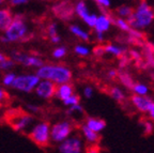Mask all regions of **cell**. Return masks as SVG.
<instances>
[{
    "mask_svg": "<svg viewBox=\"0 0 154 153\" xmlns=\"http://www.w3.org/2000/svg\"><path fill=\"white\" fill-rule=\"evenodd\" d=\"M131 27L138 30L149 28L154 22V9L148 1L141 0L137 7L133 10V13L128 18Z\"/></svg>",
    "mask_w": 154,
    "mask_h": 153,
    "instance_id": "obj_1",
    "label": "cell"
},
{
    "mask_svg": "<svg viewBox=\"0 0 154 153\" xmlns=\"http://www.w3.org/2000/svg\"><path fill=\"white\" fill-rule=\"evenodd\" d=\"M36 75L40 79H49L56 85L69 83L73 77L70 67L63 64H43L38 67Z\"/></svg>",
    "mask_w": 154,
    "mask_h": 153,
    "instance_id": "obj_2",
    "label": "cell"
},
{
    "mask_svg": "<svg viewBox=\"0 0 154 153\" xmlns=\"http://www.w3.org/2000/svg\"><path fill=\"white\" fill-rule=\"evenodd\" d=\"M28 34V27H27L25 19L19 15L13 17L12 22L5 30V36L8 42H18L26 38Z\"/></svg>",
    "mask_w": 154,
    "mask_h": 153,
    "instance_id": "obj_3",
    "label": "cell"
},
{
    "mask_svg": "<svg viewBox=\"0 0 154 153\" xmlns=\"http://www.w3.org/2000/svg\"><path fill=\"white\" fill-rule=\"evenodd\" d=\"M7 122L9 123L10 126L16 132H24L32 124L33 117L25 111L15 109L8 113Z\"/></svg>",
    "mask_w": 154,
    "mask_h": 153,
    "instance_id": "obj_4",
    "label": "cell"
},
{
    "mask_svg": "<svg viewBox=\"0 0 154 153\" xmlns=\"http://www.w3.org/2000/svg\"><path fill=\"white\" fill-rule=\"evenodd\" d=\"M29 138L41 148L47 147L51 142V125L47 122H40L35 124L29 133Z\"/></svg>",
    "mask_w": 154,
    "mask_h": 153,
    "instance_id": "obj_5",
    "label": "cell"
},
{
    "mask_svg": "<svg viewBox=\"0 0 154 153\" xmlns=\"http://www.w3.org/2000/svg\"><path fill=\"white\" fill-rule=\"evenodd\" d=\"M74 125L70 121H60L51 126V141L60 144L65 138L73 134Z\"/></svg>",
    "mask_w": 154,
    "mask_h": 153,
    "instance_id": "obj_6",
    "label": "cell"
},
{
    "mask_svg": "<svg viewBox=\"0 0 154 153\" xmlns=\"http://www.w3.org/2000/svg\"><path fill=\"white\" fill-rule=\"evenodd\" d=\"M38 81H40V77L36 74H23L15 77L11 87L15 90L28 93L34 90Z\"/></svg>",
    "mask_w": 154,
    "mask_h": 153,
    "instance_id": "obj_7",
    "label": "cell"
},
{
    "mask_svg": "<svg viewBox=\"0 0 154 153\" xmlns=\"http://www.w3.org/2000/svg\"><path fill=\"white\" fill-rule=\"evenodd\" d=\"M58 150L61 153H82L84 151V141L77 135H70L59 144Z\"/></svg>",
    "mask_w": 154,
    "mask_h": 153,
    "instance_id": "obj_8",
    "label": "cell"
},
{
    "mask_svg": "<svg viewBox=\"0 0 154 153\" xmlns=\"http://www.w3.org/2000/svg\"><path fill=\"white\" fill-rule=\"evenodd\" d=\"M74 13L79 18H82V22L89 28H93L97 15L94 14V13H90L89 8H88V5H87V3L85 2L84 0H78L77 1V3L74 5Z\"/></svg>",
    "mask_w": 154,
    "mask_h": 153,
    "instance_id": "obj_9",
    "label": "cell"
},
{
    "mask_svg": "<svg viewBox=\"0 0 154 153\" xmlns=\"http://www.w3.org/2000/svg\"><path fill=\"white\" fill-rule=\"evenodd\" d=\"M56 87H57V85L49 79H40V81L36 84L35 88H34V92L38 98L48 100V98L55 96Z\"/></svg>",
    "mask_w": 154,
    "mask_h": 153,
    "instance_id": "obj_10",
    "label": "cell"
},
{
    "mask_svg": "<svg viewBox=\"0 0 154 153\" xmlns=\"http://www.w3.org/2000/svg\"><path fill=\"white\" fill-rule=\"evenodd\" d=\"M11 59L14 60L15 62H19L20 64L29 67H40L41 65L44 64V61L40 57L27 55V54L19 53V52L13 53Z\"/></svg>",
    "mask_w": 154,
    "mask_h": 153,
    "instance_id": "obj_11",
    "label": "cell"
},
{
    "mask_svg": "<svg viewBox=\"0 0 154 153\" xmlns=\"http://www.w3.org/2000/svg\"><path fill=\"white\" fill-rule=\"evenodd\" d=\"M113 25V17L108 13H102L97 15L96 17V22L94 24L93 28L94 32H103L106 33L110 30V28Z\"/></svg>",
    "mask_w": 154,
    "mask_h": 153,
    "instance_id": "obj_12",
    "label": "cell"
},
{
    "mask_svg": "<svg viewBox=\"0 0 154 153\" xmlns=\"http://www.w3.org/2000/svg\"><path fill=\"white\" fill-rule=\"evenodd\" d=\"M153 102L154 101L148 95H137V94H134L131 98V103H132L133 107L135 109H137L138 111L143 114L148 113V110L151 107Z\"/></svg>",
    "mask_w": 154,
    "mask_h": 153,
    "instance_id": "obj_13",
    "label": "cell"
},
{
    "mask_svg": "<svg viewBox=\"0 0 154 153\" xmlns=\"http://www.w3.org/2000/svg\"><path fill=\"white\" fill-rule=\"evenodd\" d=\"M55 13L58 17L64 19V20H67L73 17V14H74V7L71 5L70 2L67 1H63V2L59 3L55 7Z\"/></svg>",
    "mask_w": 154,
    "mask_h": 153,
    "instance_id": "obj_14",
    "label": "cell"
},
{
    "mask_svg": "<svg viewBox=\"0 0 154 153\" xmlns=\"http://www.w3.org/2000/svg\"><path fill=\"white\" fill-rule=\"evenodd\" d=\"M140 46H141V54L143 58V69H154V58L152 54L151 43L143 42Z\"/></svg>",
    "mask_w": 154,
    "mask_h": 153,
    "instance_id": "obj_15",
    "label": "cell"
},
{
    "mask_svg": "<svg viewBox=\"0 0 154 153\" xmlns=\"http://www.w3.org/2000/svg\"><path fill=\"white\" fill-rule=\"evenodd\" d=\"M80 132H82V137H84L85 141H86L87 144L96 146V144L100 142V139H101L100 133H96V132L92 131V130L89 129L86 124H82V126H80Z\"/></svg>",
    "mask_w": 154,
    "mask_h": 153,
    "instance_id": "obj_16",
    "label": "cell"
},
{
    "mask_svg": "<svg viewBox=\"0 0 154 153\" xmlns=\"http://www.w3.org/2000/svg\"><path fill=\"white\" fill-rule=\"evenodd\" d=\"M73 93H74V87H73V85L71 84L70 81L57 85V87H56L55 96L60 101H63L64 98H69Z\"/></svg>",
    "mask_w": 154,
    "mask_h": 153,
    "instance_id": "obj_17",
    "label": "cell"
},
{
    "mask_svg": "<svg viewBox=\"0 0 154 153\" xmlns=\"http://www.w3.org/2000/svg\"><path fill=\"white\" fill-rule=\"evenodd\" d=\"M126 33H128L126 42L131 45H141L143 43L144 33L142 32V30L131 28L130 31L126 32Z\"/></svg>",
    "mask_w": 154,
    "mask_h": 153,
    "instance_id": "obj_18",
    "label": "cell"
},
{
    "mask_svg": "<svg viewBox=\"0 0 154 153\" xmlns=\"http://www.w3.org/2000/svg\"><path fill=\"white\" fill-rule=\"evenodd\" d=\"M85 124L89 127V129H91L92 131L96 132V133H101L106 127V122L104 121V120L100 119V118H94V117L87 118L86 121H85Z\"/></svg>",
    "mask_w": 154,
    "mask_h": 153,
    "instance_id": "obj_19",
    "label": "cell"
},
{
    "mask_svg": "<svg viewBox=\"0 0 154 153\" xmlns=\"http://www.w3.org/2000/svg\"><path fill=\"white\" fill-rule=\"evenodd\" d=\"M126 52H128V48L125 47V46H121L115 43H109L105 46V53L117 58L126 54Z\"/></svg>",
    "mask_w": 154,
    "mask_h": 153,
    "instance_id": "obj_20",
    "label": "cell"
},
{
    "mask_svg": "<svg viewBox=\"0 0 154 153\" xmlns=\"http://www.w3.org/2000/svg\"><path fill=\"white\" fill-rule=\"evenodd\" d=\"M117 77L119 78L120 84L126 89H130L131 90L132 87H133V85L135 84L133 76L128 72H126L125 70H120V71H118V76Z\"/></svg>",
    "mask_w": 154,
    "mask_h": 153,
    "instance_id": "obj_21",
    "label": "cell"
},
{
    "mask_svg": "<svg viewBox=\"0 0 154 153\" xmlns=\"http://www.w3.org/2000/svg\"><path fill=\"white\" fill-rule=\"evenodd\" d=\"M69 29H70L71 33L76 36V38H78L79 40L84 41V42H88V41L90 40L89 32L86 31L85 29H82V27L78 26V25H71V26L69 27Z\"/></svg>",
    "mask_w": 154,
    "mask_h": 153,
    "instance_id": "obj_22",
    "label": "cell"
},
{
    "mask_svg": "<svg viewBox=\"0 0 154 153\" xmlns=\"http://www.w3.org/2000/svg\"><path fill=\"white\" fill-rule=\"evenodd\" d=\"M108 93H109V96H110L113 101L119 102V103L124 102L125 98H126V94H125L124 90L121 89L120 87H118V86L111 87V88L109 89Z\"/></svg>",
    "mask_w": 154,
    "mask_h": 153,
    "instance_id": "obj_23",
    "label": "cell"
},
{
    "mask_svg": "<svg viewBox=\"0 0 154 153\" xmlns=\"http://www.w3.org/2000/svg\"><path fill=\"white\" fill-rule=\"evenodd\" d=\"M13 15L8 9H0V30H5L10 23L12 22Z\"/></svg>",
    "mask_w": 154,
    "mask_h": 153,
    "instance_id": "obj_24",
    "label": "cell"
},
{
    "mask_svg": "<svg viewBox=\"0 0 154 153\" xmlns=\"http://www.w3.org/2000/svg\"><path fill=\"white\" fill-rule=\"evenodd\" d=\"M128 56H130L131 60L134 61L138 67L143 69V58H142V54L140 50L133 48V49L128 50Z\"/></svg>",
    "mask_w": 154,
    "mask_h": 153,
    "instance_id": "obj_25",
    "label": "cell"
},
{
    "mask_svg": "<svg viewBox=\"0 0 154 153\" xmlns=\"http://www.w3.org/2000/svg\"><path fill=\"white\" fill-rule=\"evenodd\" d=\"M113 25H115L117 28L119 29V30H121L122 32H128L131 30V25L128 24V19L126 18H122V17H116V18H113Z\"/></svg>",
    "mask_w": 154,
    "mask_h": 153,
    "instance_id": "obj_26",
    "label": "cell"
},
{
    "mask_svg": "<svg viewBox=\"0 0 154 153\" xmlns=\"http://www.w3.org/2000/svg\"><path fill=\"white\" fill-rule=\"evenodd\" d=\"M131 90L134 92V94H137V95H148L150 88L143 83H135Z\"/></svg>",
    "mask_w": 154,
    "mask_h": 153,
    "instance_id": "obj_27",
    "label": "cell"
},
{
    "mask_svg": "<svg viewBox=\"0 0 154 153\" xmlns=\"http://www.w3.org/2000/svg\"><path fill=\"white\" fill-rule=\"evenodd\" d=\"M133 8L130 7V5H123L121 7H119L117 9V15L119 17H122V18H126L128 19V17L132 15L133 13Z\"/></svg>",
    "mask_w": 154,
    "mask_h": 153,
    "instance_id": "obj_28",
    "label": "cell"
},
{
    "mask_svg": "<svg viewBox=\"0 0 154 153\" xmlns=\"http://www.w3.org/2000/svg\"><path fill=\"white\" fill-rule=\"evenodd\" d=\"M66 114L69 116H82V115H84V108L80 105V103L75 104V105L69 106V107H67Z\"/></svg>",
    "mask_w": 154,
    "mask_h": 153,
    "instance_id": "obj_29",
    "label": "cell"
},
{
    "mask_svg": "<svg viewBox=\"0 0 154 153\" xmlns=\"http://www.w3.org/2000/svg\"><path fill=\"white\" fill-rule=\"evenodd\" d=\"M74 53L79 57H88L91 54V49L82 44H78L74 47Z\"/></svg>",
    "mask_w": 154,
    "mask_h": 153,
    "instance_id": "obj_30",
    "label": "cell"
},
{
    "mask_svg": "<svg viewBox=\"0 0 154 153\" xmlns=\"http://www.w3.org/2000/svg\"><path fill=\"white\" fill-rule=\"evenodd\" d=\"M62 103L64 106H66V107H69V106H72V105H75V104H78L80 103V98L77 94L73 93L71 94L69 98H64V100L62 101Z\"/></svg>",
    "mask_w": 154,
    "mask_h": 153,
    "instance_id": "obj_31",
    "label": "cell"
},
{
    "mask_svg": "<svg viewBox=\"0 0 154 153\" xmlns=\"http://www.w3.org/2000/svg\"><path fill=\"white\" fill-rule=\"evenodd\" d=\"M141 125H142V129H143V132H144V134L146 135H150L151 133H153L154 124H153V122H152L151 119L142 120Z\"/></svg>",
    "mask_w": 154,
    "mask_h": 153,
    "instance_id": "obj_32",
    "label": "cell"
},
{
    "mask_svg": "<svg viewBox=\"0 0 154 153\" xmlns=\"http://www.w3.org/2000/svg\"><path fill=\"white\" fill-rule=\"evenodd\" d=\"M131 62H132V60H131L130 56L128 54H124V55L119 57V67H120V70H125L131 64Z\"/></svg>",
    "mask_w": 154,
    "mask_h": 153,
    "instance_id": "obj_33",
    "label": "cell"
},
{
    "mask_svg": "<svg viewBox=\"0 0 154 153\" xmlns=\"http://www.w3.org/2000/svg\"><path fill=\"white\" fill-rule=\"evenodd\" d=\"M67 54V49L64 47V46H59V47L55 48L53 52V56L56 59H62L66 56Z\"/></svg>",
    "mask_w": 154,
    "mask_h": 153,
    "instance_id": "obj_34",
    "label": "cell"
},
{
    "mask_svg": "<svg viewBox=\"0 0 154 153\" xmlns=\"http://www.w3.org/2000/svg\"><path fill=\"white\" fill-rule=\"evenodd\" d=\"M14 64H15L14 60L5 58V60L0 61V70H2V71H9V70H11L14 67Z\"/></svg>",
    "mask_w": 154,
    "mask_h": 153,
    "instance_id": "obj_35",
    "label": "cell"
},
{
    "mask_svg": "<svg viewBox=\"0 0 154 153\" xmlns=\"http://www.w3.org/2000/svg\"><path fill=\"white\" fill-rule=\"evenodd\" d=\"M92 54H93L95 57L97 58H101L103 57V56L106 55L105 53V46L102 45V44H99V45H96L95 47L92 49Z\"/></svg>",
    "mask_w": 154,
    "mask_h": 153,
    "instance_id": "obj_36",
    "label": "cell"
},
{
    "mask_svg": "<svg viewBox=\"0 0 154 153\" xmlns=\"http://www.w3.org/2000/svg\"><path fill=\"white\" fill-rule=\"evenodd\" d=\"M15 77H16V75H15L14 73H8V74H5V76H3V78H2L3 85H5V86H7V87H11L12 83L14 81Z\"/></svg>",
    "mask_w": 154,
    "mask_h": 153,
    "instance_id": "obj_37",
    "label": "cell"
},
{
    "mask_svg": "<svg viewBox=\"0 0 154 153\" xmlns=\"http://www.w3.org/2000/svg\"><path fill=\"white\" fill-rule=\"evenodd\" d=\"M58 26L56 23H51L49 26L47 27V34L49 38H51V36H56V34H58Z\"/></svg>",
    "mask_w": 154,
    "mask_h": 153,
    "instance_id": "obj_38",
    "label": "cell"
},
{
    "mask_svg": "<svg viewBox=\"0 0 154 153\" xmlns=\"http://www.w3.org/2000/svg\"><path fill=\"white\" fill-rule=\"evenodd\" d=\"M82 93H84V96L86 98H91L94 94V90L91 86H86L84 88V91H82Z\"/></svg>",
    "mask_w": 154,
    "mask_h": 153,
    "instance_id": "obj_39",
    "label": "cell"
},
{
    "mask_svg": "<svg viewBox=\"0 0 154 153\" xmlns=\"http://www.w3.org/2000/svg\"><path fill=\"white\" fill-rule=\"evenodd\" d=\"M94 1L102 9H108L111 5V0H94Z\"/></svg>",
    "mask_w": 154,
    "mask_h": 153,
    "instance_id": "obj_40",
    "label": "cell"
},
{
    "mask_svg": "<svg viewBox=\"0 0 154 153\" xmlns=\"http://www.w3.org/2000/svg\"><path fill=\"white\" fill-rule=\"evenodd\" d=\"M8 101H9V95H8V93L2 88H0V106L5 105Z\"/></svg>",
    "mask_w": 154,
    "mask_h": 153,
    "instance_id": "obj_41",
    "label": "cell"
},
{
    "mask_svg": "<svg viewBox=\"0 0 154 153\" xmlns=\"http://www.w3.org/2000/svg\"><path fill=\"white\" fill-rule=\"evenodd\" d=\"M8 2L13 7H17V5H23L29 2V0H8Z\"/></svg>",
    "mask_w": 154,
    "mask_h": 153,
    "instance_id": "obj_42",
    "label": "cell"
},
{
    "mask_svg": "<svg viewBox=\"0 0 154 153\" xmlns=\"http://www.w3.org/2000/svg\"><path fill=\"white\" fill-rule=\"evenodd\" d=\"M106 76H107V78L108 79H115L117 78V76H118V71L116 69H110L107 71V73H106Z\"/></svg>",
    "mask_w": 154,
    "mask_h": 153,
    "instance_id": "obj_43",
    "label": "cell"
},
{
    "mask_svg": "<svg viewBox=\"0 0 154 153\" xmlns=\"http://www.w3.org/2000/svg\"><path fill=\"white\" fill-rule=\"evenodd\" d=\"M94 36H95L96 42L99 44L104 43V41H105V33H103V32H94Z\"/></svg>",
    "mask_w": 154,
    "mask_h": 153,
    "instance_id": "obj_44",
    "label": "cell"
},
{
    "mask_svg": "<svg viewBox=\"0 0 154 153\" xmlns=\"http://www.w3.org/2000/svg\"><path fill=\"white\" fill-rule=\"evenodd\" d=\"M147 114H148V116H149V119H151L152 121H154V102L151 105V107L149 108Z\"/></svg>",
    "mask_w": 154,
    "mask_h": 153,
    "instance_id": "obj_45",
    "label": "cell"
},
{
    "mask_svg": "<svg viewBox=\"0 0 154 153\" xmlns=\"http://www.w3.org/2000/svg\"><path fill=\"white\" fill-rule=\"evenodd\" d=\"M51 43H54V44H59L61 42V38L59 36V34H56V36H51Z\"/></svg>",
    "mask_w": 154,
    "mask_h": 153,
    "instance_id": "obj_46",
    "label": "cell"
},
{
    "mask_svg": "<svg viewBox=\"0 0 154 153\" xmlns=\"http://www.w3.org/2000/svg\"><path fill=\"white\" fill-rule=\"evenodd\" d=\"M29 110L31 111V113H36L38 110V107H35V106H32V105H29Z\"/></svg>",
    "mask_w": 154,
    "mask_h": 153,
    "instance_id": "obj_47",
    "label": "cell"
},
{
    "mask_svg": "<svg viewBox=\"0 0 154 153\" xmlns=\"http://www.w3.org/2000/svg\"><path fill=\"white\" fill-rule=\"evenodd\" d=\"M5 58H7V57H5V56L3 55L2 53H0V61H2V60H5Z\"/></svg>",
    "mask_w": 154,
    "mask_h": 153,
    "instance_id": "obj_48",
    "label": "cell"
},
{
    "mask_svg": "<svg viewBox=\"0 0 154 153\" xmlns=\"http://www.w3.org/2000/svg\"><path fill=\"white\" fill-rule=\"evenodd\" d=\"M151 47H152V54H153V58H154V42L151 43Z\"/></svg>",
    "mask_w": 154,
    "mask_h": 153,
    "instance_id": "obj_49",
    "label": "cell"
},
{
    "mask_svg": "<svg viewBox=\"0 0 154 153\" xmlns=\"http://www.w3.org/2000/svg\"><path fill=\"white\" fill-rule=\"evenodd\" d=\"M3 2H5V0H0V5H2V3H3Z\"/></svg>",
    "mask_w": 154,
    "mask_h": 153,
    "instance_id": "obj_50",
    "label": "cell"
},
{
    "mask_svg": "<svg viewBox=\"0 0 154 153\" xmlns=\"http://www.w3.org/2000/svg\"><path fill=\"white\" fill-rule=\"evenodd\" d=\"M40 1H54V0H40Z\"/></svg>",
    "mask_w": 154,
    "mask_h": 153,
    "instance_id": "obj_51",
    "label": "cell"
}]
</instances>
